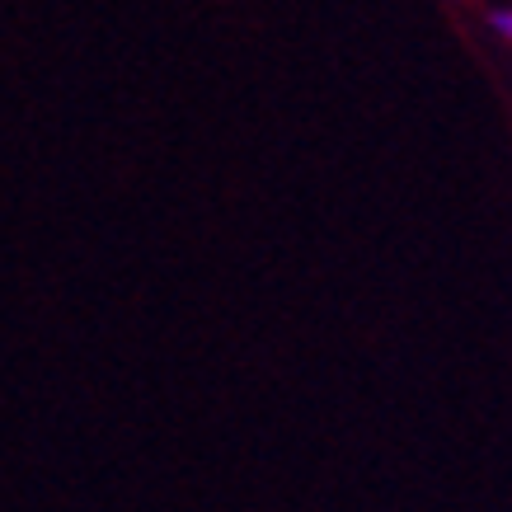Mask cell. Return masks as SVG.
<instances>
[{
  "mask_svg": "<svg viewBox=\"0 0 512 512\" xmlns=\"http://www.w3.org/2000/svg\"><path fill=\"white\" fill-rule=\"evenodd\" d=\"M489 29L503 43H512V0H489Z\"/></svg>",
  "mask_w": 512,
  "mask_h": 512,
  "instance_id": "cell-1",
  "label": "cell"
}]
</instances>
